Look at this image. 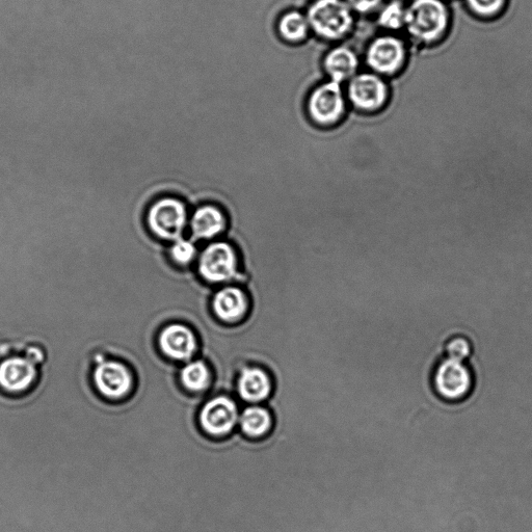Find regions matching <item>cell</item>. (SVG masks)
<instances>
[{
	"label": "cell",
	"mask_w": 532,
	"mask_h": 532,
	"mask_svg": "<svg viewBox=\"0 0 532 532\" xmlns=\"http://www.w3.org/2000/svg\"><path fill=\"white\" fill-rule=\"evenodd\" d=\"M471 350L470 341L460 335L450 338L445 345L447 358L457 361H465L470 356Z\"/></svg>",
	"instance_id": "obj_23"
},
{
	"label": "cell",
	"mask_w": 532,
	"mask_h": 532,
	"mask_svg": "<svg viewBox=\"0 0 532 532\" xmlns=\"http://www.w3.org/2000/svg\"><path fill=\"white\" fill-rule=\"evenodd\" d=\"M408 60L406 43L394 34H384L372 40L365 52V62L371 72L387 77L403 70Z\"/></svg>",
	"instance_id": "obj_6"
},
{
	"label": "cell",
	"mask_w": 532,
	"mask_h": 532,
	"mask_svg": "<svg viewBox=\"0 0 532 532\" xmlns=\"http://www.w3.org/2000/svg\"><path fill=\"white\" fill-rule=\"evenodd\" d=\"M305 14L311 33L327 41H340L354 29L355 13L345 0H314Z\"/></svg>",
	"instance_id": "obj_2"
},
{
	"label": "cell",
	"mask_w": 532,
	"mask_h": 532,
	"mask_svg": "<svg viewBox=\"0 0 532 532\" xmlns=\"http://www.w3.org/2000/svg\"><path fill=\"white\" fill-rule=\"evenodd\" d=\"M170 256L177 265L188 266L196 259L197 248L188 239L180 238L171 246Z\"/></svg>",
	"instance_id": "obj_22"
},
{
	"label": "cell",
	"mask_w": 532,
	"mask_h": 532,
	"mask_svg": "<svg viewBox=\"0 0 532 532\" xmlns=\"http://www.w3.org/2000/svg\"><path fill=\"white\" fill-rule=\"evenodd\" d=\"M211 309L225 326H237L249 317L252 303L242 287L228 285L216 292Z\"/></svg>",
	"instance_id": "obj_10"
},
{
	"label": "cell",
	"mask_w": 532,
	"mask_h": 532,
	"mask_svg": "<svg viewBox=\"0 0 532 532\" xmlns=\"http://www.w3.org/2000/svg\"><path fill=\"white\" fill-rule=\"evenodd\" d=\"M348 101L357 111L376 113L387 104L390 91L386 79L371 71L358 72L345 89Z\"/></svg>",
	"instance_id": "obj_7"
},
{
	"label": "cell",
	"mask_w": 532,
	"mask_h": 532,
	"mask_svg": "<svg viewBox=\"0 0 532 532\" xmlns=\"http://www.w3.org/2000/svg\"><path fill=\"white\" fill-rule=\"evenodd\" d=\"M356 14H369L380 9L383 0H345Z\"/></svg>",
	"instance_id": "obj_24"
},
{
	"label": "cell",
	"mask_w": 532,
	"mask_h": 532,
	"mask_svg": "<svg viewBox=\"0 0 532 532\" xmlns=\"http://www.w3.org/2000/svg\"><path fill=\"white\" fill-rule=\"evenodd\" d=\"M183 386L194 393L207 391L214 382V372L210 366L202 361H194L186 365L180 374Z\"/></svg>",
	"instance_id": "obj_19"
},
{
	"label": "cell",
	"mask_w": 532,
	"mask_h": 532,
	"mask_svg": "<svg viewBox=\"0 0 532 532\" xmlns=\"http://www.w3.org/2000/svg\"><path fill=\"white\" fill-rule=\"evenodd\" d=\"M37 377V369L30 359L14 357L0 364V387L11 393L30 388Z\"/></svg>",
	"instance_id": "obj_14"
},
{
	"label": "cell",
	"mask_w": 532,
	"mask_h": 532,
	"mask_svg": "<svg viewBox=\"0 0 532 532\" xmlns=\"http://www.w3.org/2000/svg\"><path fill=\"white\" fill-rule=\"evenodd\" d=\"M432 385L443 401L458 403L472 392V372L464 361L446 358L435 368Z\"/></svg>",
	"instance_id": "obj_9"
},
{
	"label": "cell",
	"mask_w": 532,
	"mask_h": 532,
	"mask_svg": "<svg viewBox=\"0 0 532 532\" xmlns=\"http://www.w3.org/2000/svg\"><path fill=\"white\" fill-rule=\"evenodd\" d=\"M94 381L98 391L112 399L127 395L133 383L130 370L117 361L100 363L95 369Z\"/></svg>",
	"instance_id": "obj_12"
},
{
	"label": "cell",
	"mask_w": 532,
	"mask_h": 532,
	"mask_svg": "<svg viewBox=\"0 0 532 532\" xmlns=\"http://www.w3.org/2000/svg\"><path fill=\"white\" fill-rule=\"evenodd\" d=\"M347 95L343 85L328 81L317 86L310 93L307 112L310 119L318 126L331 127L344 117L347 112Z\"/></svg>",
	"instance_id": "obj_5"
},
{
	"label": "cell",
	"mask_w": 532,
	"mask_h": 532,
	"mask_svg": "<svg viewBox=\"0 0 532 532\" xmlns=\"http://www.w3.org/2000/svg\"><path fill=\"white\" fill-rule=\"evenodd\" d=\"M274 427L272 412L261 405H250L239 414L238 431L251 440L268 437Z\"/></svg>",
	"instance_id": "obj_17"
},
{
	"label": "cell",
	"mask_w": 532,
	"mask_h": 532,
	"mask_svg": "<svg viewBox=\"0 0 532 532\" xmlns=\"http://www.w3.org/2000/svg\"><path fill=\"white\" fill-rule=\"evenodd\" d=\"M188 219V207L174 197L155 201L147 212V225L150 231L165 241H178L188 225Z\"/></svg>",
	"instance_id": "obj_3"
},
{
	"label": "cell",
	"mask_w": 532,
	"mask_h": 532,
	"mask_svg": "<svg viewBox=\"0 0 532 532\" xmlns=\"http://www.w3.org/2000/svg\"><path fill=\"white\" fill-rule=\"evenodd\" d=\"M239 405L227 394H217L208 399L199 414L202 431L214 439L229 437L238 427Z\"/></svg>",
	"instance_id": "obj_4"
},
{
	"label": "cell",
	"mask_w": 532,
	"mask_h": 532,
	"mask_svg": "<svg viewBox=\"0 0 532 532\" xmlns=\"http://www.w3.org/2000/svg\"><path fill=\"white\" fill-rule=\"evenodd\" d=\"M469 12L481 20H494L500 17L509 5V0H464Z\"/></svg>",
	"instance_id": "obj_21"
},
{
	"label": "cell",
	"mask_w": 532,
	"mask_h": 532,
	"mask_svg": "<svg viewBox=\"0 0 532 532\" xmlns=\"http://www.w3.org/2000/svg\"><path fill=\"white\" fill-rule=\"evenodd\" d=\"M323 65L329 81L347 85L359 72L360 60L353 49L347 46H336L329 50Z\"/></svg>",
	"instance_id": "obj_15"
},
{
	"label": "cell",
	"mask_w": 532,
	"mask_h": 532,
	"mask_svg": "<svg viewBox=\"0 0 532 532\" xmlns=\"http://www.w3.org/2000/svg\"><path fill=\"white\" fill-rule=\"evenodd\" d=\"M227 225L225 212L212 204L198 207L191 218L193 236L199 241H210L220 236L227 229Z\"/></svg>",
	"instance_id": "obj_16"
},
{
	"label": "cell",
	"mask_w": 532,
	"mask_h": 532,
	"mask_svg": "<svg viewBox=\"0 0 532 532\" xmlns=\"http://www.w3.org/2000/svg\"><path fill=\"white\" fill-rule=\"evenodd\" d=\"M158 342L163 353L173 360H190L198 351L195 332L182 324H172L164 328Z\"/></svg>",
	"instance_id": "obj_13"
},
{
	"label": "cell",
	"mask_w": 532,
	"mask_h": 532,
	"mask_svg": "<svg viewBox=\"0 0 532 532\" xmlns=\"http://www.w3.org/2000/svg\"><path fill=\"white\" fill-rule=\"evenodd\" d=\"M277 29L281 39L289 44L302 43L311 33L306 14L297 10L284 13L278 21Z\"/></svg>",
	"instance_id": "obj_18"
},
{
	"label": "cell",
	"mask_w": 532,
	"mask_h": 532,
	"mask_svg": "<svg viewBox=\"0 0 532 532\" xmlns=\"http://www.w3.org/2000/svg\"><path fill=\"white\" fill-rule=\"evenodd\" d=\"M451 26L445 0H412L406 5L405 31L413 42L432 46L441 42Z\"/></svg>",
	"instance_id": "obj_1"
},
{
	"label": "cell",
	"mask_w": 532,
	"mask_h": 532,
	"mask_svg": "<svg viewBox=\"0 0 532 532\" xmlns=\"http://www.w3.org/2000/svg\"><path fill=\"white\" fill-rule=\"evenodd\" d=\"M200 276L210 284H225L238 276L239 258L235 248L227 242L209 244L198 260Z\"/></svg>",
	"instance_id": "obj_8"
},
{
	"label": "cell",
	"mask_w": 532,
	"mask_h": 532,
	"mask_svg": "<svg viewBox=\"0 0 532 532\" xmlns=\"http://www.w3.org/2000/svg\"><path fill=\"white\" fill-rule=\"evenodd\" d=\"M406 5L401 0H391L378 16V24L389 34L405 29Z\"/></svg>",
	"instance_id": "obj_20"
},
{
	"label": "cell",
	"mask_w": 532,
	"mask_h": 532,
	"mask_svg": "<svg viewBox=\"0 0 532 532\" xmlns=\"http://www.w3.org/2000/svg\"><path fill=\"white\" fill-rule=\"evenodd\" d=\"M235 386L236 398L249 406L264 405L274 391V382L270 372L254 365L247 366L238 372Z\"/></svg>",
	"instance_id": "obj_11"
}]
</instances>
